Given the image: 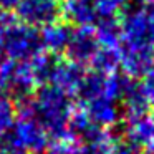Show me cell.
<instances>
[{"label": "cell", "instance_id": "cell-1", "mask_svg": "<svg viewBox=\"0 0 154 154\" xmlns=\"http://www.w3.org/2000/svg\"><path fill=\"white\" fill-rule=\"evenodd\" d=\"M27 108L55 141H68V123L75 111L71 94L55 85H40Z\"/></svg>", "mask_w": 154, "mask_h": 154}, {"label": "cell", "instance_id": "cell-2", "mask_svg": "<svg viewBox=\"0 0 154 154\" xmlns=\"http://www.w3.org/2000/svg\"><path fill=\"white\" fill-rule=\"evenodd\" d=\"M40 30L17 20L0 28V63L7 60L30 61L33 57L42 53Z\"/></svg>", "mask_w": 154, "mask_h": 154}, {"label": "cell", "instance_id": "cell-3", "mask_svg": "<svg viewBox=\"0 0 154 154\" xmlns=\"http://www.w3.org/2000/svg\"><path fill=\"white\" fill-rule=\"evenodd\" d=\"M119 23V47L154 51V12L147 5H141V7L126 5Z\"/></svg>", "mask_w": 154, "mask_h": 154}, {"label": "cell", "instance_id": "cell-4", "mask_svg": "<svg viewBox=\"0 0 154 154\" xmlns=\"http://www.w3.org/2000/svg\"><path fill=\"white\" fill-rule=\"evenodd\" d=\"M2 141L4 144L22 149L28 154H40L48 147L50 136L27 108H20V113H17L10 131Z\"/></svg>", "mask_w": 154, "mask_h": 154}, {"label": "cell", "instance_id": "cell-5", "mask_svg": "<svg viewBox=\"0 0 154 154\" xmlns=\"http://www.w3.org/2000/svg\"><path fill=\"white\" fill-rule=\"evenodd\" d=\"M37 90L28 61L7 60L0 63V91L5 93L18 108L30 103Z\"/></svg>", "mask_w": 154, "mask_h": 154}, {"label": "cell", "instance_id": "cell-6", "mask_svg": "<svg viewBox=\"0 0 154 154\" xmlns=\"http://www.w3.org/2000/svg\"><path fill=\"white\" fill-rule=\"evenodd\" d=\"M15 8V17L18 20L38 30L61 17V5L58 0H20Z\"/></svg>", "mask_w": 154, "mask_h": 154}, {"label": "cell", "instance_id": "cell-7", "mask_svg": "<svg viewBox=\"0 0 154 154\" xmlns=\"http://www.w3.org/2000/svg\"><path fill=\"white\" fill-rule=\"evenodd\" d=\"M100 47L101 45L98 43L93 27H73L63 53L66 60L85 66V65H90L91 58L94 57Z\"/></svg>", "mask_w": 154, "mask_h": 154}, {"label": "cell", "instance_id": "cell-8", "mask_svg": "<svg viewBox=\"0 0 154 154\" xmlns=\"http://www.w3.org/2000/svg\"><path fill=\"white\" fill-rule=\"evenodd\" d=\"M80 108L86 113V116L93 123H96L98 126L104 128V129L116 128L123 118L119 103L111 96H96L90 101L81 103Z\"/></svg>", "mask_w": 154, "mask_h": 154}, {"label": "cell", "instance_id": "cell-9", "mask_svg": "<svg viewBox=\"0 0 154 154\" xmlns=\"http://www.w3.org/2000/svg\"><path fill=\"white\" fill-rule=\"evenodd\" d=\"M118 101H119L121 111H123L126 119L146 116V114H149V109H151V106H152L151 101L147 100L146 93H144L143 88H141V83H137L133 78L128 80L126 86L123 88Z\"/></svg>", "mask_w": 154, "mask_h": 154}, {"label": "cell", "instance_id": "cell-10", "mask_svg": "<svg viewBox=\"0 0 154 154\" xmlns=\"http://www.w3.org/2000/svg\"><path fill=\"white\" fill-rule=\"evenodd\" d=\"M61 17L71 27H93L100 15L93 0H63Z\"/></svg>", "mask_w": 154, "mask_h": 154}, {"label": "cell", "instance_id": "cell-11", "mask_svg": "<svg viewBox=\"0 0 154 154\" xmlns=\"http://www.w3.org/2000/svg\"><path fill=\"white\" fill-rule=\"evenodd\" d=\"M119 55H121V73L126 76L137 80L141 78L149 66L154 63V51L151 50H136V48H124L119 47Z\"/></svg>", "mask_w": 154, "mask_h": 154}, {"label": "cell", "instance_id": "cell-12", "mask_svg": "<svg viewBox=\"0 0 154 154\" xmlns=\"http://www.w3.org/2000/svg\"><path fill=\"white\" fill-rule=\"evenodd\" d=\"M85 73H86V70H85L83 65L75 63V61H70V60H60L50 85H55V86L61 88L66 93L75 94Z\"/></svg>", "mask_w": 154, "mask_h": 154}, {"label": "cell", "instance_id": "cell-13", "mask_svg": "<svg viewBox=\"0 0 154 154\" xmlns=\"http://www.w3.org/2000/svg\"><path fill=\"white\" fill-rule=\"evenodd\" d=\"M123 136L128 141H131L137 149H147L154 141V124L151 118L146 114V116L126 119V128L123 131Z\"/></svg>", "mask_w": 154, "mask_h": 154}, {"label": "cell", "instance_id": "cell-14", "mask_svg": "<svg viewBox=\"0 0 154 154\" xmlns=\"http://www.w3.org/2000/svg\"><path fill=\"white\" fill-rule=\"evenodd\" d=\"M71 27L66 22H53V23L47 25V27L40 28V37H42V45H43L45 51H50V53H61L65 51L68 40H70L71 35Z\"/></svg>", "mask_w": 154, "mask_h": 154}, {"label": "cell", "instance_id": "cell-15", "mask_svg": "<svg viewBox=\"0 0 154 154\" xmlns=\"http://www.w3.org/2000/svg\"><path fill=\"white\" fill-rule=\"evenodd\" d=\"M94 35L98 38V43L101 47L119 48L121 45V23L116 15L111 17H100L96 23L93 25Z\"/></svg>", "mask_w": 154, "mask_h": 154}, {"label": "cell", "instance_id": "cell-16", "mask_svg": "<svg viewBox=\"0 0 154 154\" xmlns=\"http://www.w3.org/2000/svg\"><path fill=\"white\" fill-rule=\"evenodd\" d=\"M58 61H60L58 55L50 53V51H42V53H38L37 57H33L28 61L37 85L51 83V78H53V73L57 70Z\"/></svg>", "mask_w": 154, "mask_h": 154}, {"label": "cell", "instance_id": "cell-17", "mask_svg": "<svg viewBox=\"0 0 154 154\" xmlns=\"http://www.w3.org/2000/svg\"><path fill=\"white\" fill-rule=\"evenodd\" d=\"M121 63V55L119 48H111V47H100L94 57L91 58L90 66L93 71H98L101 75H113L119 70Z\"/></svg>", "mask_w": 154, "mask_h": 154}, {"label": "cell", "instance_id": "cell-18", "mask_svg": "<svg viewBox=\"0 0 154 154\" xmlns=\"http://www.w3.org/2000/svg\"><path fill=\"white\" fill-rule=\"evenodd\" d=\"M15 118H17V104L0 91V141L7 136Z\"/></svg>", "mask_w": 154, "mask_h": 154}, {"label": "cell", "instance_id": "cell-19", "mask_svg": "<svg viewBox=\"0 0 154 154\" xmlns=\"http://www.w3.org/2000/svg\"><path fill=\"white\" fill-rule=\"evenodd\" d=\"M100 17H111L123 10L129 0H93Z\"/></svg>", "mask_w": 154, "mask_h": 154}, {"label": "cell", "instance_id": "cell-20", "mask_svg": "<svg viewBox=\"0 0 154 154\" xmlns=\"http://www.w3.org/2000/svg\"><path fill=\"white\" fill-rule=\"evenodd\" d=\"M108 149L109 144H75L71 154H108Z\"/></svg>", "mask_w": 154, "mask_h": 154}, {"label": "cell", "instance_id": "cell-21", "mask_svg": "<svg viewBox=\"0 0 154 154\" xmlns=\"http://www.w3.org/2000/svg\"><path fill=\"white\" fill-rule=\"evenodd\" d=\"M143 81H141V88L146 93L147 100L151 101V104H154V63L149 66V70L143 75Z\"/></svg>", "mask_w": 154, "mask_h": 154}, {"label": "cell", "instance_id": "cell-22", "mask_svg": "<svg viewBox=\"0 0 154 154\" xmlns=\"http://www.w3.org/2000/svg\"><path fill=\"white\" fill-rule=\"evenodd\" d=\"M75 144L71 141H55L53 144H48V147L45 151H42L40 154H71Z\"/></svg>", "mask_w": 154, "mask_h": 154}, {"label": "cell", "instance_id": "cell-23", "mask_svg": "<svg viewBox=\"0 0 154 154\" xmlns=\"http://www.w3.org/2000/svg\"><path fill=\"white\" fill-rule=\"evenodd\" d=\"M14 20H17V17H15L12 12L2 10V8H0V28L5 27V25H8L10 22H14Z\"/></svg>", "mask_w": 154, "mask_h": 154}, {"label": "cell", "instance_id": "cell-24", "mask_svg": "<svg viewBox=\"0 0 154 154\" xmlns=\"http://www.w3.org/2000/svg\"><path fill=\"white\" fill-rule=\"evenodd\" d=\"M0 154H28V152L17 149V147H12L8 144H0Z\"/></svg>", "mask_w": 154, "mask_h": 154}, {"label": "cell", "instance_id": "cell-25", "mask_svg": "<svg viewBox=\"0 0 154 154\" xmlns=\"http://www.w3.org/2000/svg\"><path fill=\"white\" fill-rule=\"evenodd\" d=\"M20 2V0H0V8L2 10H14L15 7H17V4Z\"/></svg>", "mask_w": 154, "mask_h": 154}, {"label": "cell", "instance_id": "cell-26", "mask_svg": "<svg viewBox=\"0 0 154 154\" xmlns=\"http://www.w3.org/2000/svg\"><path fill=\"white\" fill-rule=\"evenodd\" d=\"M147 116L151 118V121H152V124H154V108H152V109H149V114H147Z\"/></svg>", "mask_w": 154, "mask_h": 154}, {"label": "cell", "instance_id": "cell-27", "mask_svg": "<svg viewBox=\"0 0 154 154\" xmlns=\"http://www.w3.org/2000/svg\"><path fill=\"white\" fill-rule=\"evenodd\" d=\"M146 5H147V7H149L151 10H152V12H154V0H149V2H147Z\"/></svg>", "mask_w": 154, "mask_h": 154}, {"label": "cell", "instance_id": "cell-28", "mask_svg": "<svg viewBox=\"0 0 154 154\" xmlns=\"http://www.w3.org/2000/svg\"><path fill=\"white\" fill-rule=\"evenodd\" d=\"M136 2H141V4H144V5H146L147 2H149V0H136Z\"/></svg>", "mask_w": 154, "mask_h": 154}, {"label": "cell", "instance_id": "cell-29", "mask_svg": "<svg viewBox=\"0 0 154 154\" xmlns=\"http://www.w3.org/2000/svg\"><path fill=\"white\" fill-rule=\"evenodd\" d=\"M141 154H154V152H151V151H144V152H141Z\"/></svg>", "mask_w": 154, "mask_h": 154}, {"label": "cell", "instance_id": "cell-30", "mask_svg": "<svg viewBox=\"0 0 154 154\" xmlns=\"http://www.w3.org/2000/svg\"><path fill=\"white\" fill-rule=\"evenodd\" d=\"M58 2H60V0H58Z\"/></svg>", "mask_w": 154, "mask_h": 154}]
</instances>
